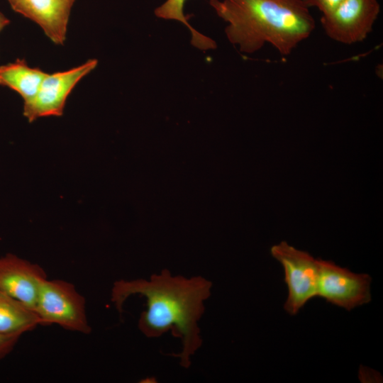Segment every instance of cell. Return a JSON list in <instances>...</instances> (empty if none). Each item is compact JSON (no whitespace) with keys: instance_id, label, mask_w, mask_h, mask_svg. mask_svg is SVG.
<instances>
[{"instance_id":"6da1fadb","label":"cell","mask_w":383,"mask_h":383,"mask_svg":"<svg viewBox=\"0 0 383 383\" xmlns=\"http://www.w3.org/2000/svg\"><path fill=\"white\" fill-rule=\"evenodd\" d=\"M212 283L201 276H173L168 270L153 274L148 279L138 278L115 282L111 301L121 315L126 301L133 295L146 299L147 309L138 322L147 338H156L170 330L181 340V351L170 355L179 358L184 368H189L191 357L201 347L199 321L204 313V303L211 296Z\"/></svg>"},{"instance_id":"7a4b0ae2","label":"cell","mask_w":383,"mask_h":383,"mask_svg":"<svg viewBox=\"0 0 383 383\" xmlns=\"http://www.w3.org/2000/svg\"><path fill=\"white\" fill-rule=\"evenodd\" d=\"M209 4L227 23L228 41L245 54L270 44L289 55L316 27L302 0H209Z\"/></svg>"},{"instance_id":"3957f363","label":"cell","mask_w":383,"mask_h":383,"mask_svg":"<svg viewBox=\"0 0 383 383\" xmlns=\"http://www.w3.org/2000/svg\"><path fill=\"white\" fill-rule=\"evenodd\" d=\"M34 311L40 326L55 324L86 335L91 331L84 297L65 280L45 279L40 285Z\"/></svg>"},{"instance_id":"277c9868","label":"cell","mask_w":383,"mask_h":383,"mask_svg":"<svg viewBox=\"0 0 383 383\" xmlns=\"http://www.w3.org/2000/svg\"><path fill=\"white\" fill-rule=\"evenodd\" d=\"M272 256L282 266L288 294L284 310L296 315L311 299L317 296L318 259L282 241L271 248Z\"/></svg>"},{"instance_id":"5b68a950","label":"cell","mask_w":383,"mask_h":383,"mask_svg":"<svg viewBox=\"0 0 383 383\" xmlns=\"http://www.w3.org/2000/svg\"><path fill=\"white\" fill-rule=\"evenodd\" d=\"M371 277L318 259L317 296L350 311L371 301Z\"/></svg>"},{"instance_id":"8992f818","label":"cell","mask_w":383,"mask_h":383,"mask_svg":"<svg viewBox=\"0 0 383 383\" xmlns=\"http://www.w3.org/2000/svg\"><path fill=\"white\" fill-rule=\"evenodd\" d=\"M96 59L68 70L47 74L35 96L23 104V116L29 122L46 116H61L67 99L78 82L97 66Z\"/></svg>"},{"instance_id":"52a82bcc","label":"cell","mask_w":383,"mask_h":383,"mask_svg":"<svg viewBox=\"0 0 383 383\" xmlns=\"http://www.w3.org/2000/svg\"><path fill=\"white\" fill-rule=\"evenodd\" d=\"M379 13L378 0H345L333 11L322 15L321 24L331 39L351 45L368 36Z\"/></svg>"},{"instance_id":"ba28073f","label":"cell","mask_w":383,"mask_h":383,"mask_svg":"<svg viewBox=\"0 0 383 383\" xmlns=\"http://www.w3.org/2000/svg\"><path fill=\"white\" fill-rule=\"evenodd\" d=\"M46 278L38 264L11 253L0 256V289L33 311L40 285Z\"/></svg>"},{"instance_id":"9c48e42d","label":"cell","mask_w":383,"mask_h":383,"mask_svg":"<svg viewBox=\"0 0 383 383\" xmlns=\"http://www.w3.org/2000/svg\"><path fill=\"white\" fill-rule=\"evenodd\" d=\"M7 1L13 11L38 25L53 43H65L70 16L76 0Z\"/></svg>"},{"instance_id":"30bf717a","label":"cell","mask_w":383,"mask_h":383,"mask_svg":"<svg viewBox=\"0 0 383 383\" xmlns=\"http://www.w3.org/2000/svg\"><path fill=\"white\" fill-rule=\"evenodd\" d=\"M47 74L28 66L23 59H17L0 66V85L15 91L26 102L35 96Z\"/></svg>"},{"instance_id":"8fae6325","label":"cell","mask_w":383,"mask_h":383,"mask_svg":"<svg viewBox=\"0 0 383 383\" xmlns=\"http://www.w3.org/2000/svg\"><path fill=\"white\" fill-rule=\"evenodd\" d=\"M40 326L36 313L0 289V333L23 335Z\"/></svg>"},{"instance_id":"7c38bea8","label":"cell","mask_w":383,"mask_h":383,"mask_svg":"<svg viewBox=\"0 0 383 383\" xmlns=\"http://www.w3.org/2000/svg\"><path fill=\"white\" fill-rule=\"evenodd\" d=\"M187 0H166L155 9V15L165 20H173L182 23L191 34V44L201 50H214L217 45L214 40L203 35L191 26L184 13Z\"/></svg>"},{"instance_id":"4fadbf2b","label":"cell","mask_w":383,"mask_h":383,"mask_svg":"<svg viewBox=\"0 0 383 383\" xmlns=\"http://www.w3.org/2000/svg\"><path fill=\"white\" fill-rule=\"evenodd\" d=\"M345 0H302L309 8H316L322 15L328 14L336 9Z\"/></svg>"},{"instance_id":"5bb4252c","label":"cell","mask_w":383,"mask_h":383,"mask_svg":"<svg viewBox=\"0 0 383 383\" xmlns=\"http://www.w3.org/2000/svg\"><path fill=\"white\" fill-rule=\"evenodd\" d=\"M21 335L19 333H0V360L11 353Z\"/></svg>"},{"instance_id":"9a60e30c","label":"cell","mask_w":383,"mask_h":383,"mask_svg":"<svg viewBox=\"0 0 383 383\" xmlns=\"http://www.w3.org/2000/svg\"><path fill=\"white\" fill-rule=\"evenodd\" d=\"M10 23V20L0 11V32Z\"/></svg>"}]
</instances>
